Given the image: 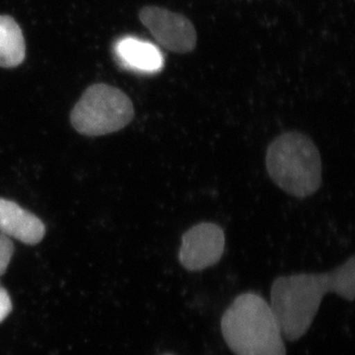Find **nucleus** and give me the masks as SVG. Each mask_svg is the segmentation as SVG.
I'll use <instances>...</instances> for the list:
<instances>
[{"label":"nucleus","instance_id":"obj_1","mask_svg":"<svg viewBox=\"0 0 355 355\" xmlns=\"http://www.w3.org/2000/svg\"><path fill=\"white\" fill-rule=\"evenodd\" d=\"M220 324L224 340L235 355H286L277 318L259 294L237 296L223 313Z\"/></svg>","mask_w":355,"mask_h":355},{"label":"nucleus","instance_id":"obj_2","mask_svg":"<svg viewBox=\"0 0 355 355\" xmlns=\"http://www.w3.org/2000/svg\"><path fill=\"white\" fill-rule=\"evenodd\" d=\"M266 166L273 183L292 197H310L321 187V155L304 133L287 132L273 139L266 150Z\"/></svg>","mask_w":355,"mask_h":355},{"label":"nucleus","instance_id":"obj_3","mask_svg":"<svg viewBox=\"0 0 355 355\" xmlns=\"http://www.w3.org/2000/svg\"><path fill=\"white\" fill-rule=\"evenodd\" d=\"M327 293L326 273H295L275 279L270 305L286 340L295 342L307 333Z\"/></svg>","mask_w":355,"mask_h":355},{"label":"nucleus","instance_id":"obj_4","mask_svg":"<svg viewBox=\"0 0 355 355\" xmlns=\"http://www.w3.org/2000/svg\"><path fill=\"white\" fill-rule=\"evenodd\" d=\"M135 116L132 100L120 89L108 84H94L77 102L70 121L77 132L100 137L127 127Z\"/></svg>","mask_w":355,"mask_h":355},{"label":"nucleus","instance_id":"obj_5","mask_svg":"<svg viewBox=\"0 0 355 355\" xmlns=\"http://www.w3.org/2000/svg\"><path fill=\"white\" fill-rule=\"evenodd\" d=\"M139 19L166 50L176 53L195 50L197 31L193 23L182 14L158 6H146L140 10Z\"/></svg>","mask_w":355,"mask_h":355},{"label":"nucleus","instance_id":"obj_6","mask_svg":"<svg viewBox=\"0 0 355 355\" xmlns=\"http://www.w3.org/2000/svg\"><path fill=\"white\" fill-rule=\"evenodd\" d=\"M225 249V234L220 226L202 222L187 230L182 236L180 263L189 272H200L216 265Z\"/></svg>","mask_w":355,"mask_h":355},{"label":"nucleus","instance_id":"obj_7","mask_svg":"<svg viewBox=\"0 0 355 355\" xmlns=\"http://www.w3.org/2000/svg\"><path fill=\"white\" fill-rule=\"evenodd\" d=\"M0 233L27 245H36L43 240L46 226L18 203L0 198Z\"/></svg>","mask_w":355,"mask_h":355},{"label":"nucleus","instance_id":"obj_8","mask_svg":"<svg viewBox=\"0 0 355 355\" xmlns=\"http://www.w3.org/2000/svg\"><path fill=\"white\" fill-rule=\"evenodd\" d=\"M114 53L125 69L140 73H156L164 67V57L157 46L135 37H125L116 42Z\"/></svg>","mask_w":355,"mask_h":355},{"label":"nucleus","instance_id":"obj_9","mask_svg":"<svg viewBox=\"0 0 355 355\" xmlns=\"http://www.w3.org/2000/svg\"><path fill=\"white\" fill-rule=\"evenodd\" d=\"M26 46L22 30L10 16L0 15V67H16L25 58Z\"/></svg>","mask_w":355,"mask_h":355},{"label":"nucleus","instance_id":"obj_10","mask_svg":"<svg viewBox=\"0 0 355 355\" xmlns=\"http://www.w3.org/2000/svg\"><path fill=\"white\" fill-rule=\"evenodd\" d=\"M329 292L345 300L354 301L355 294V258L350 257L335 270L326 272Z\"/></svg>","mask_w":355,"mask_h":355},{"label":"nucleus","instance_id":"obj_11","mask_svg":"<svg viewBox=\"0 0 355 355\" xmlns=\"http://www.w3.org/2000/svg\"><path fill=\"white\" fill-rule=\"evenodd\" d=\"M14 254V244L10 238L0 233V277L6 273Z\"/></svg>","mask_w":355,"mask_h":355},{"label":"nucleus","instance_id":"obj_12","mask_svg":"<svg viewBox=\"0 0 355 355\" xmlns=\"http://www.w3.org/2000/svg\"><path fill=\"white\" fill-rule=\"evenodd\" d=\"M12 311V302H11L10 296L6 288L0 286V323Z\"/></svg>","mask_w":355,"mask_h":355},{"label":"nucleus","instance_id":"obj_13","mask_svg":"<svg viewBox=\"0 0 355 355\" xmlns=\"http://www.w3.org/2000/svg\"><path fill=\"white\" fill-rule=\"evenodd\" d=\"M165 355H171V354H165Z\"/></svg>","mask_w":355,"mask_h":355}]
</instances>
